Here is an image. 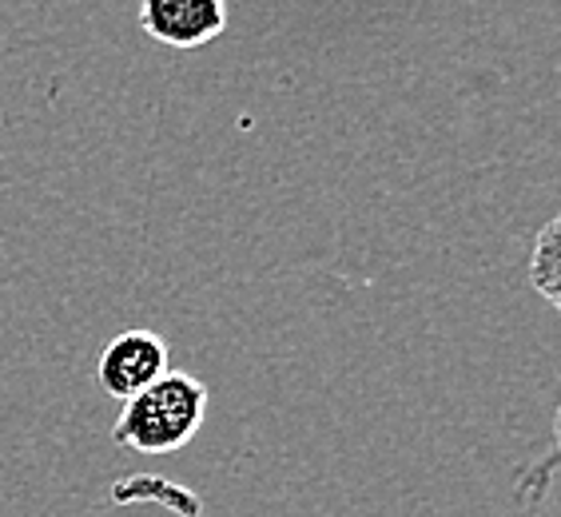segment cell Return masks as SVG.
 <instances>
[{"label":"cell","mask_w":561,"mask_h":517,"mask_svg":"<svg viewBox=\"0 0 561 517\" xmlns=\"http://www.w3.org/2000/svg\"><path fill=\"white\" fill-rule=\"evenodd\" d=\"M207 414V390L192 375L156 378L148 390L124 402V414L116 422V438L140 453L180 450L195 438L199 422Z\"/></svg>","instance_id":"obj_1"},{"label":"cell","mask_w":561,"mask_h":517,"mask_svg":"<svg viewBox=\"0 0 561 517\" xmlns=\"http://www.w3.org/2000/svg\"><path fill=\"white\" fill-rule=\"evenodd\" d=\"M163 375H168V346L148 331L116 334L100 355V387L112 399H136Z\"/></svg>","instance_id":"obj_2"},{"label":"cell","mask_w":561,"mask_h":517,"mask_svg":"<svg viewBox=\"0 0 561 517\" xmlns=\"http://www.w3.org/2000/svg\"><path fill=\"white\" fill-rule=\"evenodd\" d=\"M224 0H144L140 21L172 48H199L224 33Z\"/></svg>","instance_id":"obj_3"},{"label":"cell","mask_w":561,"mask_h":517,"mask_svg":"<svg viewBox=\"0 0 561 517\" xmlns=\"http://www.w3.org/2000/svg\"><path fill=\"white\" fill-rule=\"evenodd\" d=\"M534 287L546 302H558V223H546L534 248Z\"/></svg>","instance_id":"obj_4"}]
</instances>
